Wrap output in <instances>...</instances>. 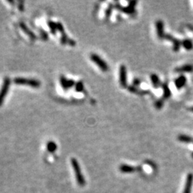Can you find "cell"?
I'll return each mask as SVG.
<instances>
[{
	"instance_id": "1",
	"label": "cell",
	"mask_w": 193,
	"mask_h": 193,
	"mask_svg": "<svg viewBox=\"0 0 193 193\" xmlns=\"http://www.w3.org/2000/svg\"><path fill=\"white\" fill-rule=\"evenodd\" d=\"M90 59L92 62H95L97 66L100 68L103 72H107L109 70V66L105 61H104L101 57L96 54H92L90 55Z\"/></svg>"
},
{
	"instance_id": "2",
	"label": "cell",
	"mask_w": 193,
	"mask_h": 193,
	"mask_svg": "<svg viewBox=\"0 0 193 193\" xmlns=\"http://www.w3.org/2000/svg\"><path fill=\"white\" fill-rule=\"evenodd\" d=\"M14 82L18 84H25L29 85L32 87L37 88L40 86V82L37 80H33V79H27V78H16L14 80Z\"/></svg>"
},
{
	"instance_id": "3",
	"label": "cell",
	"mask_w": 193,
	"mask_h": 193,
	"mask_svg": "<svg viewBox=\"0 0 193 193\" xmlns=\"http://www.w3.org/2000/svg\"><path fill=\"white\" fill-rule=\"evenodd\" d=\"M119 79L120 84L122 88H127V68L125 65H122L120 67L119 72Z\"/></svg>"
},
{
	"instance_id": "4",
	"label": "cell",
	"mask_w": 193,
	"mask_h": 193,
	"mask_svg": "<svg viewBox=\"0 0 193 193\" xmlns=\"http://www.w3.org/2000/svg\"><path fill=\"white\" fill-rule=\"evenodd\" d=\"M165 39H168V41H170V42L173 44L172 49L174 50V52L179 51V49H180V47L182 46V42H180L179 39H176L175 37H174V36H172L170 34H165Z\"/></svg>"
},
{
	"instance_id": "5",
	"label": "cell",
	"mask_w": 193,
	"mask_h": 193,
	"mask_svg": "<svg viewBox=\"0 0 193 193\" xmlns=\"http://www.w3.org/2000/svg\"><path fill=\"white\" fill-rule=\"evenodd\" d=\"M10 82L8 79L4 80V84L2 85V88H1V91H0V105L2 104L3 101H4V98H5L6 95H7L9 87H10Z\"/></svg>"
},
{
	"instance_id": "6",
	"label": "cell",
	"mask_w": 193,
	"mask_h": 193,
	"mask_svg": "<svg viewBox=\"0 0 193 193\" xmlns=\"http://www.w3.org/2000/svg\"><path fill=\"white\" fill-rule=\"evenodd\" d=\"M156 29H157V34L159 39H165V34L164 30V22L162 20H157L155 23Z\"/></svg>"
},
{
	"instance_id": "7",
	"label": "cell",
	"mask_w": 193,
	"mask_h": 193,
	"mask_svg": "<svg viewBox=\"0 0 193 193\" xmlns=\"http://www.w3.org/2000/svg\"><path fill=\"white\" fill-rule=\"evenodd\" d=\"M193 184V174L190 173L188 175L186 180V184H185V189H184L183 193H191L192 191V187Z\"/></svg>"
},
{
	"instance_id": "8",
	"label": "cell",
	"mask_w": 193,
	"mask_h": 193,
	"mask_svg": "<svg viewBox=\"0 0 193 193\" xmlns=\"http://www.w3.org/2000/svg\"><path fill=\"white\" fill-rule=\"evenodd\" d=\"M115 7H116L118 10H120V11H122V12H124V13L127 14L134 15L137 13L135 8H132V7H129V6H127V7H122L120 4H117L116 5H115Z\"/></svg>"
},
{
	"instance_id": "9",
	"label": "cell",
	"mask_w": 193,
	"mask_h": 193,
	"mask_svg": "<svg viewBox=\"0 0 193 193\" xmlns=\"http://www.w3.org/2000/svg\"><path fill=\"white\" fill-rule=\"evenodd\" d=\"M187 82V78L185 75H180L175 79L174 80V84L177 89H180L185 86Z\"/></svg>"
},
{
	"instance_id": "10",
	"label": "cell",
	"mask_w": 193,
	"mask_h": 193,
	"mask_svg": "<svg viewBox=\"0 0 193 193\" xmlns=\"http://www.w3.org/2000/svg\"><path fill=\"white\" fill-rule=\"evenodd\" d=\"M128 90L130 92L134 94H136V95H147V94H150V91L149 90H144V89H139L137 87H135L133 85H130L128 86L127 87Z\"/></svg>"
},
{
	"instance_id": "11",
	"label": "cell",
	"mask_w": 193,
	"mask_h": 193,
	"mask_svg": "<svg viewBox=\"0 0 193 193\" xmlns=\"http://www.w3.org/2000/svg\"><path fill=\"white\" fill-rule=\"evenodd\" d=\"M174 72L177 73H184V72H193V65H185L181 67H178L174 69Z\"/></svg>"
},
{
	"instance_id": "12",
	"label": "cell",
	"mask_w": 193,
	"mask_h": 193,
	"mask_svg": "<svg viewBox=\"0 0 193 193\" xmlns=\"http://www.w3.org/2000/svg\"><path fill=\"white\" fill-rule=\"evenodd\" d=\"M162 88L163 89V97L162 98L164 100H166V99H169L171 97V90H170L169 85H168V82H163L162 83Z\"/></svg>"
},
{
	"instance_id": "13",
	"label": "cell",
	"mask_w": 193,
	"mask_h": 193,
	"mask_svg": "<svg viewBox=\"0 0 193 193\" xmlns=\"http://www.w3.org/2000/svg\"><path fill=\"white\" fill-rule=\"evenodd\" d=\"M120 170L123 173H133L136 172L137 169L133 166L128 165H121L120 166Z\"/></svg>"
},
{
	"instance_id": "14",
	"label": "cell",
	"mask_w": 193,
	"mask_h": 193,
	"mask_svg": "<svg viewBox=\"0 0 193 193\" xmlns=\"http://www.w3.org/2000/svg\"><path fill=\"white\" fill-rule=\"evenodd\" d=\"M150 79H151V82L152 83L154 88L157 89L159 87L162 86V83L160 82L159 77H158L156 74H152L151 75H150Z\"/></svg>"
},
{
	"instance_id": "15",
	"label": "cell",
	"mask_w": 193,
	"mask_h": 193,
	"mask_svg": "<svg viewBox=\"0 0 193 193\" xmlns=\"http://www.w3.org/2000/svg\"><path fill=\"white\" fill-rule=\"evenodd\" d=\"M182 46L185 49L191 50L193 49V42L192 39H185L183 41H182Z\"/></svg>"
},
{
	"instance_id": "16",
	"label": "cell",
	"mask_w": 193,
	"mask_h": 193,
	"mask_svg": "<svg viewBox=\"0 0 193 193\" xmlns=\"http://www.w3.org/2000/svg\"><path fill=\"white\" fill-rule=\"evenodd\" d=\"M177 139L181 142H185V143H190L192 142L193 139L192 137L189 136L187 135H180L177 137Z\"/></svg>"
},
{
	"instance_id": "17",
	"label": "cell",
	"mask_w": 193,
	"mask_h": 193,
	"mask_svg": "<svg viewBox=\"0 0 193 193\" xmlns=\"http://www.w3.org/2000/svg\"><path fill=\"white\" fill-rule=\"evenodd\" d=\"M164 102H165V100L163 98H160L159 100H157V101L155 103V107H156L157 109H160L162 108V107L164 106Z\"/></svg>"
},
{
	"instance_id": "18",
	"label": "cell",
	"mask_w": 193,
	"mask_h": 193,
	"mask_svg": "<svg viewBox=\"0 0 193 193\" xmlns=\"http://www.w3.org/2000/svg\"><path fill=\"white\" fill-rule=\"evenodd\" d=\"M112 9H113V5H112V4H110V5L109 6L108 8H107V10H106L105 15H106V17H107V18H109V16L111 15V14H112Z\"/></svg>"
},
{
	"instance_id": "19",
	"label": "cell",
	"mask_w": 193,
	"mask_h": 193,
	"mask_svg": "<svg viewBox=\"0 0 193 193\" xmlns=\"http://www.w3.org/2000/svg\"><path fill=\"white\" fill-rule=\"evenodd\" d=\"M141 84V80L138 79H135L133 81V85L135 87H138Z\"/></svg>"
},
{
	"instance_id": "20",
	"label": "cell",
	"mask_w": 193,
	"mask_h": 193,
	"mask_svg": "<svg viewBox=\"0 0 193 193\" xmlns=\"http://www.w3.org/2000/svg\"><path fill=\"white\" fill-rule=\"evenodd\" d=\"M137 1H130V2H129L128 6H129V7H132V8H135V5L137 4Z\"/></svg>"
},
{
	"instance_id": "21",
	"label": "cell",
	"mask_w": 193,
	"mask_h": 193,
	"mask_svg": "<svg viewBox=\"0 0 193 193\" xmlns=\"http://www.w3.org/2000/svg\"><path fill=\"white\" fill-rule=\"evenodd\" d=\"M189 110H190V111H192V112H193V107H190V108H189Z\"/></svg>"
},
{
	"instance_id": "22",
	"label": "cell",
	"mask_w": 193,
	"mask_h": 193,
	"mask_svg": "<svg viewBox=\"0 0 193 193\" xmlns=\"http://www.w3.org/2000/svg\"><path fill=\"white\" fill-rule=\"evenodd\" d=\"M192 157H193V152H192Z\"/></svg>"
}]
</instances>
